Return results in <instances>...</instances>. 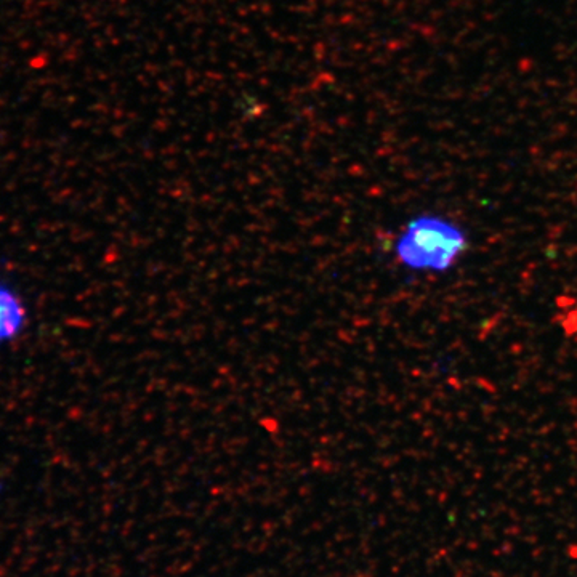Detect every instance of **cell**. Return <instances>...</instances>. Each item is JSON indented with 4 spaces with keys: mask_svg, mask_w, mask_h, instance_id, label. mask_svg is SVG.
<instances>
[{
    "mask_svg": "<svg viewBox=\"0 0 577 577\" xmlns=\"http://www.w3.org/2000/svg\"><path fill=\"white\" fill-rule=\"evenodd\" d=\"M468 249V238L459 223L436 213L410 218L393 244L401 266L414 273H446Z\"/></svg>",
    "mask_w": 577,
    "mask_h": 577,
    "instance_id": "obj_1",
    "label": "cell"
},
{
    "mask_svg": "<svg viewBox=\"0 0 577 577\" xmlns=\"http://www.w3.org/2000/svg\"><path fill=\"white\" fill-rule=\"evenodd\" d=\"M29 315L15 287L0 278V348L16 342L24 334Z\"/></svg>",
    "mask_w": 577,
    "mask_h": 577,
    "instance_id": "obj_2",
    "label": "cell"
}]
</instances>
